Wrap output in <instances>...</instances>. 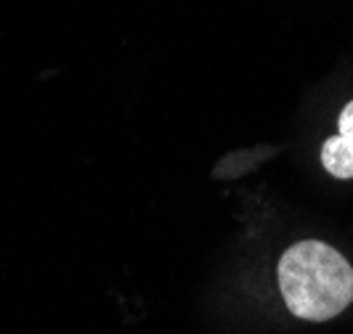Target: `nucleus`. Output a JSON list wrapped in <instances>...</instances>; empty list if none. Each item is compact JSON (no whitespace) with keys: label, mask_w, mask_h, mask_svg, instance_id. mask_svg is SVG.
<instances>
[{"label":"nucleus","mask_w":353,"mask_h":334,"mask_svg":"<svg viewBox=\"0 0 353 334\" xmlns=\"http://www.w3.org/2000/svg\"><path fill=\"white\" fill-rule=\"evenodd\" d=\"M279 289L298 318L330 321L353 302V268L330 244L305 239L282 255Z\"/></svg>","instance_id":"1"},{"label":"nucleus","mask_w":353,"mask_h":334,"mask_svg":"<svg viewBox=\"0 0 353 334\" xmlns=\"http://www.w3.org/2000/svg\"><path fill=\"white\" fill-rule=\"evenodd\" d=\"M321 165L327 173H332V178L348 180L353 178V141L345 136H332L327 138L321 146Z\"/></svg>","instance_id":"2"},{"label":"nucleus","mask_w":353,"mask_h":334,"mask_svg":"<svg viewBox=\"0 0 353 334\" xmlns=\"http://www.w3.org/2000/svg\"><path fill=\"white\" fill-rule=\"evenodd\" d=\"M337 130H340V136H345V138H351V141H353V101H351V104H345V109L340 112Z\"/></svg>","instance_id":"3"}]
</instances>
